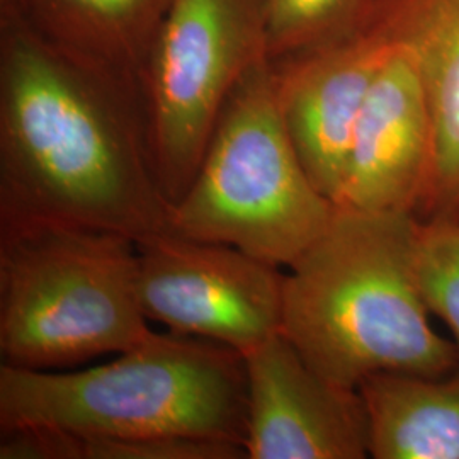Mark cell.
Here are the masks:
<instances>
[{"label":"cell","instance_id":"cell-2","mask_svg":"<svg viewBox=\"0 0 459 459\" xmlns=\"http://www.w3.org/2000/svg\"><path fill=\"white\" fill-rule=\"evenodd\" d=\"M420 220L337 206L284 278L282 333L320 375L358 390L377 373L439 377L458 349L429 322L419 281Z\"/></svg>","mask_w":459,"mask_h":459},{"label":"cell","instance_id":"cell-12","mask_svg":"<svg viewBox=\"0 0 459 459\" xmlns=\"http://www.w3.org/2000/svg\"><path fill=\"white\" fill-rule=\"evenodd\" d=\"M170 2L0 0V7L21 17L55 47L136 89Z\"/></svg>","mask_w":459,"mask_h":459},{"label":"cell","instance_id":"cell-11","mask_svg":"<svg viewBox=\"0 0 459 459\" xmlns=\"http://www.w3.org/2000/svg\"><path fill=\"white\" fill-rule=\"evenodd\" d=\"M351 30L402 49L419 68L434 150L417 218L459 221V0H368Z\"/></svg>","mask_w":459,"mask_h":459},{"label":"cell","instance_id":"cell-14","mask_svg":"<svg viewBox=\"0 0 459 459\" xmlns=\"http://www.w3.org/2000/svg\"><path fill=\"white\" fill-rule=\"evenodd\" d=\"M0 459H246L242 446L196 437H123L60 429L0 432Z\"/></svg>","mask_w":459,"mask_h":459},{"label":"cell","instance_id":"cell-15","mask_svg":"<svg viewBox=\"0 0 459 459\" xmlns=\"http://www.w3.org/2000/svg\"><path fill=\"white\" fill-rule=\"evenodd\" d=\"M366 4L368 0H263L265 58L276 62L344 34Z\"/></svg>","mask_w":459,"mask_h":459},{"label":"cell","instance_id":"cell-6","mask_svg":"<svg viewBox=\"0 0 459 459\" xmlns=\"http://www.w3.org/2000/svg\"><path fill=\"white\" fill-rule=\"evenodd\" d=\"M263 60V0L170 2L136 85L152 165L170 204L195 179L235 85Z\"/></svg>","mask_w":459,"mask_h":459},{"label":"cell","instance_id":"cell-3","mask_svg":"<svg viewBox=\"0 0 459 459\" xmlns=\"http://www.w3.org/2000/svg\"><path fill=\"white\" fill-rule=\"evenodd\" d=\"M82 371L0 366V432L60 429L123 437H196L244 447V356L174 332L147 335Z\"/></svg>","mask_w":459,"mask_h":459},{"label":"cell","instance_id":"cell-10","mask_svg":"<svg viewBox=\"0 0 459 459\" xmlns=\"http://www.w3.org/2000/svg\"><path fill=\"white\" fill-rule=\"evenodd\" d=\"M432 150L426 85L411 56L394 48L362 108L337 206L417 214Z\"/></svg>","mask_w":459,"mask_h":459},{"label":"cell","instance_id":"cell-9","mask_svg":"<svg viewBox=\"0 0 459 459\" xmlns=\"http://www.w3.org/2000/svg\"><path fill=\"white\" fill-rule=\"evenodd\" d=\"M392 53L373 34L349 30L271 62L296 155L313 186L335 206L362 108Z\"/></svg>","mask_w":459,"mask_h":459},{"label":"cell","instance_id":"cell-7","mask_svg":"<svg viewBox=\"0 0 459 459\" xmlns=\"http://www.w3.org/2000/svg\"><path fill=\"white\" fill-rule=\"evenodd\" d=\"M136 248L138 296L148 322L242 356L282 330L286 274L278 265L172 231Z\"/></svg>","mask_w":459,"mask_h":459},{"label":"cell","instance_id":"cell-13","mask_svg":"<svg viewBox=\"0 0 459 459\" xmlns=\"http://www.w3.org/2000/svg\"><path fill=\"white\" fill-rule=\"evenodd\" d=\"M375 459H459V366L439 377L377 373L359 385Z\"/></svg>","mask_w":459,"mask_h":459},{"label":"cell","instance_id":"cell-5","mask_svg":"<svg viewBox=\"0 0 459 459\" xmlns=\"http://www.w3.org/2000/svg\"><path fill=\"white\" fill-rule=\"evenodd\" d=\"M335 210L296 155L274 68L263 60L230 94L195 179L169 208V231L291 267Z\"/></svg>","mask_w":459,"mask_h":459},{"label":"cell","instance_id":"cell-16","mask_svg":"<svg viewBox=\"0 0 459 459\" xmlns=\"http://www.w3.org/2000/svg\"><path fill=\"white\" fill-rule=\"evenodd\" d=\"M417 267L427 307L451 330L459 354V221L420 220Z\"/></svg>","mask_w":459,"mask_h":459},{"label":"cell","instance_id":"cell-8","mask_svg":"<svg viewBox=\"0 0 459 459\" xmlns=\"http://www.w3.org/2000/svg\"><path fill=\"white\" fill-rule=\"evenodd\" d=\"M246 459H362L369 422L359 390L315 371L282 330L244 354Z\"/></svg>","mask_w":459,"mask_h":459},{"label":"cell","instance_id":"cell-1","mask_svg":"<svg viewBox=\"0 0 459 459\" xmlns=\"http://www.w3.org/2000/svg\"><path fill=\"white\" fill-rule=\"evenodd\" d=\"M136 89L0 7V223L169 231Z\"/></svg>","mask_w":459,"mask_h":459},{"label":"cell","instance_id":"cell-4","mask_svg":"<svg viewBox=\"0 0 459 459\" xmlns=\"http://www.w3.org/2000/svg\"><path fill=\"white\" fill-rule=\"evenodd\" d=\"M150 330L134 240L64 223H0L4 364L68 368L126 351Z\"/></svg>","mask_w":459,"mask_h":459}]
</instances>
